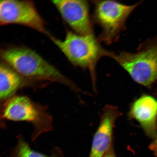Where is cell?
<instances>
[{
    "mask_svg": "<svg viewBox=\"0 0 157 157\" xmlns=\"http://www.w3.org/2000/svg\"><path fill=\"white\" fill-rule=\"evenodd\" d=\"M3 62L27 79L57 82L77 89L73 83L58 69L38 53L24 46H11L1 50Z\"/></svg>",
    "mask_w": 157,
    "mask_h": 157,
    "instance_id": "cell-1",
    "label": "cell"
},
{
    "mask_svg": "<svg viewBox=\"0 0 157 157\" xmlns=\"http://www.w3.org/2000/svg\"><path fill=\"white\" fill-rule=\"evenodd\" d=\"M50 38L74 66L90 70L95 86L96 65L100 59L108 56L109 52L102 48L95 35H81L67 31L64 40L53 36Z\"/></svg>",
    "mask_w": 157,
    "mask_h": 157,
    "instance_id": "cell-2",
    "label": "cell"
},
{
    "mask_svg": "<svg viewBox=\"0 0 157 157\" xmlns=\"http://www.w3.org/2000/svg\"><path fill=\"white\" fill-rule=\"evenodd\" d=\"M94 11L93 22L102 29L98 38L100 42L110 44L117 40L126 27L128 17L140 4L126 5L114 1H93Z\"/></svg>",
    "mask_w": 157,
    "mask_h": 157,
    "instance_id": "cell-3",
    "label": "cell"
},
{
    "mask_svg": "<svg viewBox=\"0 0 157 157\" xmlns=\"http://www.w3.org/2000/svg\"><path fill=\"white\" fill-rule=\"evenodd\" d=\"M108 57L113 59L136 83L150 87L157 80V46L141 48L135 52L109 51Z\"/></svg>",
    "mask_w": 157,
    "mask_h": 157,
    "instance_id": "cell-4",
    "label": "cell"
},
{
    "mask_svg": "<svg viewBox=\"0 0 157 157\" xmlns=\"http://www.w3.org/2000/svg\"><path fill=\"white\" fill-rule=\"evenodd\" d=\"M0 24L22 25L38 31L49 38L52 36L47 31L44 20L32 1L1 0Z\"/></svg>",
    "mask_w": 157,
    "mask_h": 157,
    "instance_id": "cell-5",
    "label": "cell"
},
{
    "mask_svg": "<svg viewBox=\"0 0 157 157\" xmlns=\"http://www.w3.org/2000/svg\"><path fill=\"white\" fill-rule=\"evenodd\" d=\"M52 2L74 33L84 35H95L88 1L53 0Z\"/></svg>",
    "mask_w": 157,
    "mask_h": 157,
    "instance_id": "cell-6",
    "label": "cell"
},
{
    "mask_svg": "<svg viewBox=\"0 0 157 157\" xmlns=\"http://www.w3.org/2000/svg\"><path fill=\"white\" fill-rule=\"evenodd\" d=\"M44 112L42 108L24 96H15L9 99L4 106L2 117L7 120L26 121L40 128L44 125Z\"/></svg>",
    "mask_w": 157,
    "mask_h": 157,
    "instance_id": "cell-7",
    "label": "cell"
},
{
    "mask_svg": "<svg viewBox=\"0 0 157 157\" xmlns=\"http://www.w3.org/2000/svg\"><path fill=\"white\" fill-rule=\"evenodd\" d=\"M121 113L115 106H105L99 127L94 136L89 157H104L113 147L114 127Z\"/></svg>",
    "mask_w": 157,
    "mask_h": 157,
    "instance_id": "cell-8",
    "label": "cell"
},
{
    "mask_svg": "<svg viewBox=\"0 0 157 157\" xmlns=\"http://www.w3.org/2000/svg\"><path fill=\"white\" fill-rule=\"evenodd\" d=\"M129 116L137 121L146 134L153 137L157 129V101L152 96L144 95L131 105Z\"/></svg>",
    "mask_w": 157,
    "mask_h": 157,
    "instance_id": "cell-9",
    "label": "cell"
},
{
    "mask_svg": "<svg viewBox=\"0 0 157 157\" xmlns=\"http://www.w3.org/2000/svg\"><path fill=\"white\" fill-rule=\"evenodd\" d=\"M23 77L5 63H1L0 65V98L6 100L11 97L16 91L24 84Z\"/></svg>",
    "mask_w": 157,
    "mask_h": 157,
    "instance_id": "cell-10",
    "label": "cell"
},
{
    "mask_svg": "<svg viewBox=\"0 0 157 157\" xmlns=\"http://www.w3.org/2000/svg\"><path fill=\"white\" fill-rule=\"evenodd\" d=\"M9 157H64L60 149H53L51 154L48 155L33 150L29 145L22 139H19L16 146L11 151Z\"/></svg>",
    "mask_w": 157,
    "mask_h": 157,
    "instance_id": "cell-11",
    "label": "cell"
},
{
    "mask_svg": "<svg viewBox=\"0 0 157 157\" xmlns=\"http://www.w3.org/2000/svg\"><path fill=\"white\" fill-rule=\"evenodd\" d=\"M149 149L153 153L154 155L157 157V138L149 146Z\"/></svg>",
    "mask_w": 157,
    "mask_h": 157,
    "instance_id": "cell-12",
    "label": "cell"
},
{
    "mask_svg": "<svg viewBox=\"0 0 157 157\" xmlns=\"http://www.w3.org/2000/svg\"><path fill=\"white\" fill-rule=\"evenodd\" d=\"M104 157H117L115 154L113 147H112Z\"/></svg>",
    "mask_w": 157,
    "mask_h": 157,
    "instance_id": "cell-13",
    "label": "cell"
}]
</instances>
